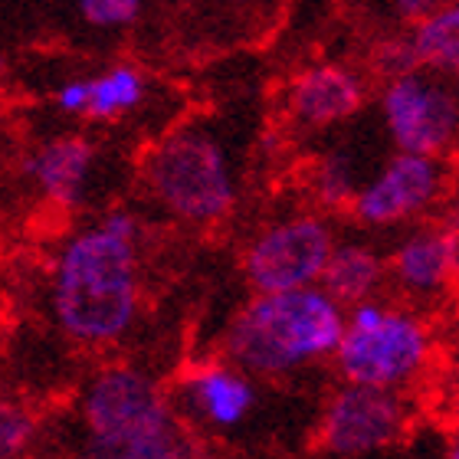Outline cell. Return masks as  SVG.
I'll use <instances>...</instances> for the list:
<instances>
[{"label": "cell", "instance_id": "1", "mask_svg": "<svg viewBox=\"0 0 459 459\" xmlns=\"http://www.w3.org/2000/svg\"><path fill=\"white\" fill-rule=\"evenodd\" d=\"M348 325L342 308L322 286L253 296L223 335V358L249 377H286L312 364L335 361Z\"/></svg>", "mask_w": 459, "mask_h": 459}, {"label": "cell", "instance_id": "2", "mask_svg": "<svg viewBox=\"0 0 459 459\" xmlns=\"http://www.w3.org/2000/svg\"><path fill=\"white\" fill-rule=\"evenodd\" d=\"M53 312L76 342H118L138 312V239L118 237L102 223L76 233L56 256Z\"/></svg>", "mask_w": 459, "mask_h": 459}, {"label": "cell", "instance_id": "3", "mask_svg": "<svg viewBox=\"0 0 459 459\" xmlns=\"http://www.w3.org/2000/svg\"><path fill=\"white\" fill-rule=\"evenodd\" d=\"M82 459H211L168 394L134 368H106L82 397Z\"/></svg>", "mask_w": 459, "mask_h": 459}, {"label": "cell", "instance_id": "4", "mask_svg": "<svg viewBox=\"0 0 459 459\" xmlns=\"http://www.w3.org/2000/svg\"><path fill=\"white\" fill-rule=\"evenodd\" d=\"M437 361V335L420 312L387 306L381 299L348 308V325L335 354L344 384L407 394L430 374Z\"/></svg>", "mask_w": 459, "mask_h": 459}, {"label": "cell", "instance_id": "5", "mask_svg": "<svg viewBox=\"0 0 459 459\" xmlns=\"http://www.w3.org/2000/svg\"><path fill=\"white\" fill-rule=\"evenodd\" d=\"M144 184L154 201L184 223H217L237 201L227 154L201 128L164 134L144 158Z\"/></svg>", "mask_w": 459, "mask_h": 459}, {"label": "cell", "instance_id": "6", "mask_svg": "<svg viewBox=\"0 0 459 459\" xmlns=\"http://www.w3.org/2000/svg\"><path fill=\"white\" fill-rule=\"evenodd\" d=\"M411 397L361 384H338L318 413L316 443L335 459H361L397 446L411 430Z\"/></svg>", "mask_w": 459, "mask_h": 459}, {"label": "cell", "instance_id": "7", "mask_svg": "<svg viewBox=\"0 0 459 459\" xmlns=\"http://www.w3.org/2000/svg\"><path fill=\"white\" fill-rule=\"evenodd\" d=\"M332 227L318 217H292L266 227L243 256V273L256 296L296 292L322 282L325 266L335 253Z\"/></svg>", "mask_w": 459, "mask_h": 459}, {"label": "cell", "instance_id": "8", "mask_svg": "<svg viewBox=\"0 0 459 459\" xmlns=\"http://www.w3.org/2000/svg\"><path fill=\"white\" fill-rule=\"evenodd\" d=\"M384 115L401 154L420 158L443 152L459 128L456 99L437 82H423L420 76L391 79L384 92Z\"/></svg>", "mask_w": 459, "mask_h": 459}, {"label": "cell", "instance_id": "9", "mask_svg": "<svg viewBox=\"0 0 459 459\" xmlns=\"http://www.w3.org/2000/svg\"><path fill=\"white\" fill-rule=\"evenodd\" d=\"M443 187L440 164L420 154H397L368 187L358 191L354 217L368 227H391L423 213Z\"/></svg>", "mask_w": 459, "mask_h": 459}, {"label": "cell", "instance_id": "10", "mask_svg": "<svg viewBox=\"0 0 459 459\" xmlns=\"http://www.w3.org/2000/svg\"><path fill=\"white\" fill-rule=\"evenodd\" d=\"M181 401L187 417L211 430H233L256 407V384L233 361L194 364L181 377Z\"/></svg>", "mask_w": 459, "mask_h": 459}, {"label": "cell", "instance_id": "11", "mask_svg": "<svg viewBox=\"0 0 459 459\" xmlns=\"http://www.w3.org/2000/svg\"><path fill=\"white\" fill-rule=\"evenodd\" d=\"M387 276L394 286L411 299H437L456 282V269H453L450 239L443 227L417 230L407 239L397 243L387 263Z\"/></svg>", "mask_w": 459, "mask_h": 459}, {"label": "cell", "instance_id": "12", "mask_svg": "<svg viewBox=\"0 0 459 459\" xmlns=\"http://www.w3.org/2000/svg\"><path fill=\"white\" fill-rule=\"evenodd\" d=\"M92 161H96V148L86 138L63 134V138L39 144L37 152L27 158L23 171L37 181V187L53 204H59V207H76L82 201V194H86Z\"/></svg>", "mask_w": 459, "mask_h": 459}, {"label": "cell", "instance_id": "13", "mask_svg": "<svg viewBox=\"0 0 459 459\" xmlns=\"http://www.w3.org/2000/svg\"><path fill=\"white\" fill-rule=\"evenodd\" d=\"M361 79L342 66H316L292 86V112L308 125L338 122L361 106Z\"/></svg>", "mask_w": 459, "mask_h": 459}, {"label": "cell", "instance_id": "14", "mask_svg": "<svg viewBox=\"0 0 459 459\" xmlns=\"http://www.w3.org/2000/svg\"><path fill=\"white\" fill-rule=\"evenodd\" d=\"M384 279H387V263L371 247H364V243H338L318 286L325 289L342 308H354L361 306V302L377 299Z\"/></svg>", "mask_w": 459, "mask_h": 459}, {"label": "cell", "instance_id": "15", "mask_svg": "<svg viewBox=\"0 0 459 459\" xmlns=\"http://www.w3.org/2000/svg\"><path fill=\"white\" fill-rule=\"evenodd\" d=\"M144 99V79L134 66H112L89 79V118H118Z\"/></svg>", "mask_w": 459, "mask_h": 459}, {"label": "cell", "instance_id": "16", "mask_svg": "<svg viewBox=\"0 0 459 459\" xmlns=\"http://www.w3.org/2000/svg\"><path fill=\"white\" fill-rule=\"evenodd\" d=\"M413 49L420 63L459 73V4L437 10L413 33Z\"/></svg>", "mask_w": 459, "mask_h": 459}, {"label": "cell", "instance_id": "17", "mask_svg": "<svg viewBox=\"0 0 459 459\" xmlns=\"http://www.w3.org/2000/svg\"><path fill=\"white\" fill-rule=\"evenodd\" d=\"M312 187H316V197L325 207L338 211V207H354L358 201V184H354V168L348 161V154H328L325 161L316 168V178H312Z\"/></svg>", "mask_w": 459, "mask_h": 459}, {"label": "cell", "instance_id": "18", "mask_svg": "<svg viewBox=\"0 0 459 459\" xmlns=\"http://www.w3.org/2000/svg\"><path fill=\"white\" fill-rule=\"evenodd\" d=\"M33 437V417L10 397H0V459H23Z\"/></svg>", "mask_w": 459, "mask_h": 459}, {"label": "cell", "instance_id": "19", "mask_svg": "<svg viewBox=\"0 0 459 459\" xmlns=\"http://www.w3.org/2000/svg\"><path fill=\"white\" fill-rule=\"evenodd\" d=\"M79 13L89 27L118 30L128 27L142 13V0H76Z\"/></svg>", "mask_w": 459, "mask_h": 459}, {"label": "cell", "instance_id": "20", "mask_svg": "<svg viewBox=\"0 0 459 459\" xmlns=\"http://www.w3.org/2000/svg\"><path fill=\"white\" fill-rule=\"evenodd\" d=\"M374 63H377V69L387 73V76L403 79V76H413L420 56H417V49H413V39H387V43L377 47Z\"/></svg>", "mask_w": 459, "mask_h": 459}, {"label": "cell", "instance_id": "21", "mask_svg": "<svg viewBox=\"0 0 459 459\" xmlns=\"http://www.w3.org/2000/svg\"><path fill=\"white\" fill-rule=\"evenodd\" d=\"M56 106L69 115L89 112V79H69L56 89Z\"/></svg>", "mask_w": 459, "mask_h": 459}, {"label": "cell", "instance_id": "22", "mask_svg": "<svg viewBox=\"0 0 459 459\" xmlns=\"http://www.w3.org/2000/svg\"><path fill=\"white\" fill-rule=\"evenodd\" d=\"M440 411H443V420L453 427V433H459V354H456V364H453V374L443 384Z\"/></svg>", "mask_w": 459, "mask_h": 459}, {"label": "cell", "instance_id": "23", "mask_svg": "<svg viewBox=\"0 0 459 459\" xmlns=\"http://www.w3.org/2000/svg\"><path fill=\"white\" fill-rule=\"evenodd\" d=\"M437 4H440V0H397V10H401L407 20H427L437 13Z\"/></svg>", "mask_w": 459, "mask_h": 459}, {"label": "cell", "instance_id": "24", "mask_svg": "<svg viewBox=\"0 0 459 459\" xmlns=\"http://www.w3.org/2000/svg\"><path fill=\"white\" fill-rule=\"evenodd\" d=\"M443 233L450 239V253H453V269H456V282H459V207L446 217L443 223Z\"/></svg>", "mask_w": 459, "mask_h": 459}, {"label": "cell", "instance_id": "25", "mask_svg": "<svg viewBox=\"0 0 459 459\" xmlns=\"http://www.w3.org/2000/svg\"><path fill=\"white\" fill-rule=\"evenodd\" d=\"M443 459H459V433H453L450 446H446V453H443Z\"/></svg>", "mask_w": 459, "mask_h": 459}, {"label": "cell", "instance_id": "26", "mask_svg": "<svg viewBox=\"0 0 459 459\" xmlns=\"http://www.w3.org/2000/svg\"><path fill=\"white\" fill-rule=\"evenodd\" d=\"M0 73H4V59H0Z\"/></svg>", "mask_w": 459, "mask_h": 459}]
</instances>
